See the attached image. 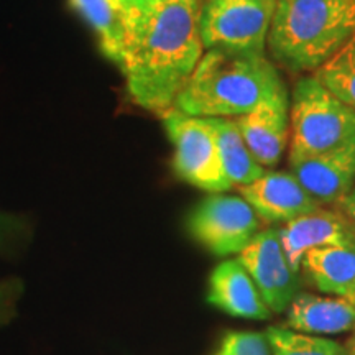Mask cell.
Here are the masks:
<instances>
[{"label": "cell", "mask_w": 355, "mask_h": 355, "mask_svg": "<svg viewBox=\"0 0 355 355\" xmlns=\"http://www.w3.org/2000/svg\"><path fill=\"white\" fill-rule=\"evenodd\" d=\"M214 130L219 157L229 183L234 186H245L263 176V166L257 162L243 140L235 119L229 117H204Z\"/></svg>", "instance_id": "obj_17"}, {"label": "cell", "mask_w": 355, "mask_h": 355, "mask_svg": "<svg viewBox=\"0 0 355 355\" xmlns=\"http://www.w3.org/2000/svg\"><path fill=\"white\" fill-rule=\"evenodd\" d=\"M162 2H165V0H114L115 6L119 7V10L125 17L127 25L132 20H135L137 17L144 15L146 10H150V8H153Z\"/></svg>", "instance_id": "obj_21"}, {"label": "cell", "mask_w": 355, "mask_h": 355, "mask_svg": "<svg viewBox=\"0 0 355 355\" xmlns=\"http://www.w3.org/2000/svg\"><path fill=\"white\" fill-rule=\"evenodd\" d=\"M239 194L265 222H290L321 207L293 173L265 171L254 183L239 186Z\"/></svg>", "instance_id": "obj_10"}, {"label": "cell", "mask_w": 355, "mask_h": 355, "mask_svg": "<svg viewBox=\"0 0 355 355\" xmlns=\"http://www.w3.org/2000/svg\"><path fill=\"white\" fill-rule=\"evenodd\" d=\"M71 8L86 21L109 61L123 66L128 44V25L114 0H68Z\"/></svg>", "instance_id": "obj_16"}, {"label": "cell", "mask_w": 355, "mask_h": 355, "mask_svg": "<svg viewBox=\"0 0 355 355\" xmlns=\"http://www.w3.org/2000/svg\"><path fill=\"white\" fill-rule=\"evenodd\" d=\"M207 301L234 318L265 321L272 316L254 279L239 259L225 260L216 266L209 278Z\"/></svg>", "instance_id": "obj_13"}, {"label": "cell", "mask_w": 355, "mask_h": 355, "mask_svg": "<svg viewBox=\"0 0 355 355\" xmlns=\"http://www.w3.org/2000/svg\"><path fill=\"white\" fill-rule=\"evenodd\" d=\"M337 209H339L343 214L347 217V220L350 222V225H352L354 232H355V186L352 189L349 191L345 196L340 199L339 202L336 204Z\"/></svg>", "instance_id": "obj_22"}, {"label": "cell", "mask_w": 355, "mask_h": 355, "mask_svg": "<svg viewBox=\"0 0 355 355\" xmlns=\"http://www.w3.org/2000/svg\"><path fill=\"white\" fill-rule=\"evenodd\" d=\"M243 140L261 166H273L285 153L290 139V96L286 86L252 109L235 117Z\"/></svg>", "instance_id": "obj_9"}, {"label": "cell", "mask_w": 355, "mask_h": 355, "mask_svg": "<svg viewBox=\"0 0 355 355\" xmlns=\"http://www.w3.org/2000/svg\"><path fill=\"white\" fill-rule=\"evenodd\" d=\"M277 0H202L204 50L265 53Z\"/></svg>", "instance_id": "obj_5"}, {"label": "cell", "mask_w": 355, "mask_h": 355, "mask_svg": "<svg viewBox=\"0 0 355 355\" xmlns=\"http://www.w3.org/2000/svg\"><path fill=\"white\" fill-rule=\"evenodd\" d=\"M313 74L355 110V35Z\"/></svg>", "instance_id": "obj_18"}, {"label": "cell", "mask_w": 355, "mask_h": 355, "mask_svg": "<svg viewBox=\"0 0 355 355\" xmlns=\"http://www.w3.org/2000/svg\"><path fill=\"white\" fill-rule=\"evenodd\" d=\"M278 235L288 263L296 273L300 272L303 257L313 248L355 245L352 225L339 209L326 211L319 207L318 211L285 222L278 229Z\"/></svg>", "instance_id": "obj_11"}, {"label": "cell", "mask_w": 355, "mask_h": 355, "mask_svg": "<svg viewBox=\"0 0 355 355\" xmlns=\"http://www.w3.org/2000/svg\"><path fill=\"white\" fill-rule=\"evenodd\" d=\"M355 35V0H277L270 55L293 73H314Z\"/></svg>", "instance_id": "obj_3"}, {"label": "cell", "mask_w": 355, "mask_h": 355, "mask_svg": "<svg viewBox=\"0 0 355 355\" xmlns=\"http://www.w3.org/2000/svg\"><path fill=\"white\" fill-rule=\"evenodd\" d=\"M285 87L265 53L206 50L175 102L193 117L235 119Z\"/></svg>", "instance_id": "obj_2"}, {"label": "cell", "mask_w": 355, "mask_h": 355, "mask_svg": "<svg viewBox=\"0 0 355 355\" xmlns=\"http://www.w3.org/2000/svg\"><path fill=\"white\" fill-rule=\"evenodd\" d=\"M162 117L168 139L175 148L173 170L176 175L188 184L211 194L232 189L222 168L209 121L183 114L175 107L162 114Z\"/></svg>", "instance_id": "obj_6"}, {"label": "cell", "mask_w": 355, "mask_h": 355, "mask_svg": "<svg viewBox=\"0 0 355 355\" xmlns=\"http://www.w3.org/2000/svg\"><path fill=\"white\" fill-rule=\"evenodd\" d=\"M10 217H3V216H0V227H3V225L6 224H10Z\"/></svg>", "instance_id": "obj_24"}, {"label": "cell", "mask_w": 355, "mask_h": 355, "mask_svg": "<svg viewBox=\"0 0 355 355\" xmlns=\"http://www.w3.org/2000/svg\"><path fill=\"white\" fill-rule=\"evenodd\" d=\"M202 0H165L128 24L123 66L127 92L137 105L165 114L204 55L199 32Z\"/></svg>", "instance_id": "obj_1"}, {"label": "cell", "mask_w": 355, "mask_h": 355, "mask_svg": "<svg viewBox=\"0 0 355 355\" xmlns=\"http://www.w3.org/2000/svg\"><path fill=\"white\" fill-rule=\"evenodd\" d=\"M272 355H347L336 340L270 326L265 332Z\"/></svg>", "instance_id": "obj_19"}, {"label": "cell", "mask_w": 355, "mask_h": 355, "mask_svg": "<svg viewBox=\"0 0 355 355\" xmlns=\"http://www.w3.org/2000/svg\"><path fill=\"white\" fill-rule=\"evenodd\" d=\"M286 326L304 334H343L355 327V301L300 293L288 306Z\"/></svg>", "instance_id": "obj_14"}, {"label": "cell", "mask_w": 355, "mask_h": 355, "mask_svg": "<svg viewBox=\"0 0 355 355\" xmlns=\"http://www.w3.org/2000/svg\"><path fill=\"white\" fill-rule=\"evenodd\" d=\"M272 313H283L298 295V273L288 263L277 229H263L239 254Z\"/></svg>", "instance_id": "obj_8"}, {"label": "cell", "mask_w": 355, "mask_h": 355, "mask_svg": "<svg viewBox=\"0 0 355 355\" xmlns=\"http://www.w3.org/2000/svg\"><path fill=\"white\" fill-rule=\"evenodd\" d=\"M300 184L321 204H337L355 186V137L329 152L291 163Z\"/></svg>", "instance_id": "obj_12"}, {"label": "cell", "mask_w": 355, "mask_h": 355, "mask_svg": "<svg viewBox=\"0 0 355 355\" xmlns=\"http://www.w3.org/2000/svg\"><path fill=\"white\" fill-rule=\"evenodd\" d=\"M300 270L321 293L355 301V245L313 248L303 257Z\"/></svg>", "instance_id": "obj_15"}, {"label": "cell", "mask_w": 355, "mask_h": 355, "mask_svg": "<svg viewBox=\"0 0 355 355\" xmlns=\"http://www.w3.org/2000/svg\"><path fill=\"white\" fill-rule=\"evenodd\" d=\"M355 137V110L314 76L295 84L290 101V165Z\"/></svg>", "instance_id": "obj_4"}, {"label": "cell", "mask_w": 355, "mask_h": 355, "mask_svg": "<svg viewBox=\"0 0 355 355\" xmlns=\"http://www.w3.org/2000/svg\"><path fill=\"white\" fill-rule=\"evenodd\" d=\"M344 349L345 352H347V355H355V327L352 329V334H350L349 339L345 340Z\"/></svg>", "instance_id": "obj_23"}, {"label": "cell", "mask_w": 355, "mask_h": 355, "mask_svg": "<svg viewBox=\"0 0 355 355\" xmlns=\"http://www.w3.org/2000/svg\"><path fill=\"white\" fill-rule=\"evenodd\" d=\"M261 219L242 196L216 193L191 211L188 230L211 254H241L260 232Z\"/></svg>", "instance_id": "obj_7"}, {"label": "cell", "mask_w": 355, "mask_h": 355, "mask_svg": "<svg viewBox=\"0 0 355 355\" xmlns=\"http://www.w3.org/2000/svg\"><path fill=\"white\" fill-rule=\"evenodd\" d=\"M216 355H272L268 340L260 332H230Z\"/></svg>", "instance_id": "obj_20"}]
</instances>
